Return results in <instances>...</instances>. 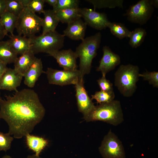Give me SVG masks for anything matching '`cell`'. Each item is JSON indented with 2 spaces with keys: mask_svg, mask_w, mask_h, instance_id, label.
Masks as SVG:
<instances>
[{
  "mask_svg": "<svg viewBox=\"0 0 158 158\" xmlns=\"http://www.w3.org/2000/svg\"><path fill=\"white\" fill-rule=\"evenodd\" d=\"M0 101V113L8 126V133L16 139L30 133L43 118L45 110L37 93L30 89L16 91Z\"/></svg>",
  "mask_w": 158,
  "mask_h": 158,
  "instance_id": "6da1fadb",
  "label": "cell"
},
{
  "mask_svg": "<svg viewBox=\"0 0 158 158\" xmlns=\"http://www.w3.org/2000/svg\"><path fill=\"white\" fill-rule=\"evenodd\" d=\"M83 117L87 122L101 121L115 126L124 121L120 102L114 99L95 106L92 111Z\"/></svg>",
  "mask_w": 158,
  "mask_h": 158,
  "instance_id": "7a4b0ae2",
  "label": "cell"
},
{
  "mask_svg": "<svg viewBox=\"0 0 158 158\" xmlns=\"http://www.w3.org/2000/svg\"><path fill=\"white\" fill-rule=\"evenodd\" d=\"M101 37V33L98 32L84 38L76 48L75 52L80 59L78 70L81 77H84L85 75L90 72L92 61L97 55Z\"/></svg>",
  "mask_w": 158,
  "mask_h": 158,
  "instance_id": "3957f363",
  "label": "cell"
},
{
  "mask_svg": "<svg viewBox=\"0 0 158 158\" xmlns=\"http://www.w3.org/2000/svg\"><path fill=\"white\" fill-rule=\"evenodd\" d=\"M139 68L131 64L121 65L114 74V85L124 96L130 97L135 92L139 79Z\"/></svg>",
  "mask_w": 158,
  "mask_h": 158,
  "instance_id": "277c9868",
  "label": "cell"
},
{
  "mask_svg": "<svg viewBox=\"0 0 158 158\" xmlns=\"http://www.w3.org/2000/svg\"><path fill=\"white\" fill-rule=\"evenodd\" d=\"M30 38V50L35 54L44 53L49 55L63 47L65 36L55 30Z\"/></svg>",
  "mask_w": 158,
  "mask_h": 158,
  "instance_id": "5b68a950",
  "label": "cell"
},
{
  "mask_svg": "<svg viewBox=\"0 0 158 158\" xmlns=\"http://www.w3.org/2000/svg\"><path fill=\"white\" fill-rule=\"evenodd\" d=\"M42 20L27 7L24 8L17 17L16 28L18 35L29 38L34 37L40 30Z\"/></svg>",
  "mask_w": 158,
  "mask_h": 158,
  "instance_id": "8992f818",
  "label": "cell"
},
{
  "mask_svg": "<svg viewBox=\"0 0 158 158\" xmlns=\"http://www.w3.org/2000/svg\"><path fill=\"white\" fill-rule=\"evenodd\" d=\"M154 10L152 0H141L130 6L123 16L130 22L142 25L150 19Z\"/></svg>",
  "mask_w": 158,
  "mask_h": 158,
  "instance_id": "52a82bcc",
  "label": "cell"
},
{
  "mask_svg": "<svg viewBox=\"0 0 158 158\" xmlns=\"http://www.w3.org/2000/svg\"><path fill=\"white\" fill-rule=\"evenodd\" d=\"M99 150L104 158H125V153L121 141L111 130L105 136Z\"/></svg>",
  "mask_w": 158,
  "mask_h": 158,
  "instance_id": "ba28073f",
  "label": "cell"
},
{
  "mask_svg": "<svg viewBox=\"0 0 158 158\" xmlns=\"http://www.w3.org/2000/svg\"><path fill=\"white\" fill-rule=\"evenodd\" d=\"M45 73L49 84L61 86L75 85L81 77L78 70L74 71L60 70L48 68Z\"/></svg>",
  "mask_w": 158,
  "mask_h": 158,
  "instance_id": "9c48e42d",
  "label": "cell"
},
{
  "mask_svg": "<svg viewBox=\"0 0 158 158\" xmlns=\"http://www.w3.org/2000/svg\"><path fill=\"white\" fill-rule=\"evenodd\" d=\"M80 13L87 25L97 30L105 29L109 22L105 13L97 12L91 8H80Z\"/></svg>",
  "mask_w": 158,
  "mask_h": 158,
  "instance_id": "30bf717a",
  "label": "cell"
},
{
  "mask_svg": "<svg viewBox=\"0 0 158 158\" xmlns=\"http://www.w3.org/2000/svg\"><path fill=\"white\" fill-rule=\"evenodd\" d=\"M83 78L80 77L75 85L78 110L84 116L91 111L95 106L85 88Z\"/></svg>",
  "mask_w": 158,
  "mask_h": 158,
  "instance_id": "8fae6325",
  "label": "cell"
},
{
  "mask_svg": "<svg viewBox=\"0 0 158 158\" xmlns=\"http://www.w3.org/2000/svg\"><path fill=\"white\" fill-rule=\"evenodd\" d=\"M102 51L103 55L96 71H100L102 75L106 76L120 63L121 59L119 56L113 52L108 46H104Z\"/></svg>",
  "mask_w": 158,
  "mask_h": 158,
  "instance_id": "7c38bea8",
  "label": "cell"
},
{
  "mask_svg": "<svg viewBox=\"0 0 158 158\" xmlns=\"http://www.w3.org/2000/svg\"><path fill=\"white\" fill-rule=\"evenodd\" d=\"M55 58L59 66L63 70L74 71L77 69L76 59L75 52L71 49L54 52L49 55Z\"/></svg>",
  "mask_w": 158,
  "mask_h": 158,
  "instance_id": "4fadbf2b",
  "label": "cell"
},
{
  "mask_svg": "<svg viewBox=\"0 0 158 158\" xmlns=\"http://www.w3.org/2000/svg\"><path fill=\"white\" fill-rule=\"evenodd\" d=\"M23 77L14 68H8L0 78V90L17 91Z\"/></svg>",
  "mask_w": 158,
  "mask_h": 158,
  "instance_id": "5bb4252c",
  "label": "cell"
},
{
  "mask_svg": "<svg viewBox=\"0 0 158 158\" xmlns=\"http://www.w3.org/2000/svg\"><path fill=\"white\" fill-rule=\"evenodd\" d=\"M87 26L81 18H78L68 24L63 35L72 40L82 41L84 39Z\"/></svg>",
  "mask_w": 158,
  "mask_h": 158,
  "instance_id": "9a60e30c",
  "label": "cell"
},
{
  "mask_svg": "<svg viewBox=\"0 0 158 158\" xmlns=\"http://www.w3.org/2000/svg\"><path fill=\"white\" fill-rule=\"evenodd\" d=\"M45 72L43 69L42 60L36 57L23 75L24 83L29 87H33L39 78Z\"/></svg>",
  "mask_w": 158,
  "mask_h": 158,
  "instance_id": "2e32d148",
  "label": "cell"
},
{
  "mask_svg": "<svg viewBox=\"0 0 158 158\" xmlns=\"http://www.w3.org/2000/svg\"><path fill=\"white\" fill-rule=\"evenodd\" d=\"M9 36L10 39L7 41L11 48L18 55H21L30 50V38L18 35Z\"/></svg>",
  "mask_w": 158,
  "mask_h": 158,
  "instance_id": "e0dca14e",
  "label": "cell"
},
{
  "mask_svg": "<svg viewBox=\"0 0 158 158\" xmlns=\"http://www.w3.org/2000/svg\"><path fill=\"white\" fill-rule=\"evenodd\" d=\"M31 50L18 57L14 63V69L23 76L32 63L36 57Z\"/></svg>",
  "mask_w": 158,
  "mask_h": 158,
  "instance_id": "ac0fdd59",
  "label": "cell"
},
{
  "mask_svg": "<svg viewBox=\"0 0 158 158\" xmlns=\"http://www.w3.org/2000/svg\"><path fill=\"white\" fill-rule=\"evenodd\" d=\"M27 145L28 148L39 156L40 154L47 145L48 142L44 138L30 134L25 136Z\"/></svg>",
  "mask_w": 158,
  "mask_h": 158,
  "instance_id": "d6986e66",
  "label": "cell"
},
{
  "mask_svg": "<svg viewBox=\"0 0 158 158\" xmlns=\"http://www.w3.org/2000/svg\"><path fill=\"white\" fill-rule=\"evenodd\" d=\"M44 17L42 20V34L55 31L59 21L56 13L52 9L44 10L43 13Z\"/></svg>",
  "mask_w": 158,
  "mask_h": 158,
  "instance_id": "ffe728a7",
  "label": "cell"
},
{
  "mask_svg": "<svg viewBox=\"0 0 158 158\" xmlns=\"http://www.w3.org/2000/svg\"><path fill=\"white\" fill-rule=\"evenodd\" d=\"M18 54L11 48L7 41H0V60L7 64L14 63Z\"/></svg>",
  "mask_w": 158,
  "mask_h": 158,
  "instance_id": "44dd1931",
  "label": "cell"
},
{
  "mask_svg": "<svg viewBox=\"0 0 158 158\" xmlns=\"http://www.w3.org/2000/svg\"><path fill=\"white\" fill-rule=\"evenodd\" d=\"M60 22L67 24L79 18H81L80 8L68 9L59 11L55 12Z\"/></svg>",
  "mask_w": 158,
  "mask_h": 158,
  "instance_id": "7402d4cb",
  "label": "cell"
},
{
  "mask_svg": "<svg viewBox=\"0 0 158 158\" xmlns=\"http://www.w3.org/2000/svg\"><path fill=\"white\" fill-rule=\"evenodd\" d=\"M107 27L109 28L112 35L119 39L129 37L131 33V31H129L124 24L120 23L109 22Z\"/></svg>",
  "mask_w": 158,
  "mask_h": 158,
  "instance_id": "603a6c76",
  "label": "cell"
},
{
  "mask_svg": "<svg viewBox=\"0 0 158 158\" xmlns=\"http://www.w3.org/2000/svg\"><path fill=\"white\" fill-rule=\"evenodd\" d=\"M17 17L6 11L0 17V21L7 32L13 35L16 28Z\"/></svg>",
  "mask_w": 158,
  "mask_h": 158,
  "instance_id": "cb8c5ba5",
  "label": "cell"
},
{
  "mask_svg": "<svg viewBox=\"0 0 158 158\" xmlns=\"http://www.w3.org/2000/svg\"><path fill=\"white\" fill-rule=\"evenodd\" d=\"M147 32L146 30L140 28L135 29L131 31L129 37V44L133 48H136L140 46L143 42Z\"/></svg>",
  "mask_w": 158,
  "mask_h": 158,
  "instance_id": "d4e9b609",
  "label": "cell"
},
{
  "mask_svg": "<svg viewBox=\"0 0 158 158\" xmlns=\"http://www.w3.org/2000/svg\"><path fill=\"white\" fill-rule=\"evenodd\" d=\"M93 6L94 10L96 8H114L116 7H123V0H87Z\"/></svg>",
  "mask_w": 158,
  "mask_h": 158,
  "instance_id": "484cf974",
  "label": "cell"
},
{
  "mask_svg": "<svg viewBox=\"0 0 158 158\" xmlns=\"http://www.w3.org/2000/svg\"><path fill=\"white\" fill-rule=\"evenodd\" d=\"M115 97L114 91L107 92L100 90L91 95V99L95 100L97 103L100 104L110 102L114 99Z\"/></svg>",
  "mask_w": 158,
  "mask_h": 158,
  "instance_id": "4316f807",
  "label": "cell"
},
{
  "mask_svg": "<svg viewBox=\"0 0 158 158\" xmlns=\"http://www.w3.org/2000/svg\"><path fill=\"white\" fill-rule=\"evenodd\" d=\"M78 0H57L56 4L53 10L55 12L59 11L79 8L80 2Z\"/></svg>",
  "mask_w": 158,
  "mask_h": 158,
  "instance_id": "83f0119b",
  "label": "cell"
},
{
  "mask_svg": "<svg viewBox=\"0 0 158 158\" xmlns=\"http://www.w3.org/2000/svg\"><path fill=\"white\" fill-rule=\"evenodd\" d=\"M6 11L18 17L24 8L18 0H6Z\"/></svg>",
  "mask_w": 158,
  "mask_h": 158,
  "instance_id": "f1b7e54d",
  "label": "cell"
},
{
  "mask_svg": "<svg viewBox=\"0 0 158 158\" xmlns=\"http://www.w3.org/2000/svg\"><path fill=\"white\" fill-rule=\"evenodd\" d=\"M14 138L8 133L0 132V151L6 152L9 150Z\"/></svg>",
  "mask_w": 158,
  "mask_h": 158,
  "instance_id": "f546056e",
  "label": "cell"
},
{
  "mask_svg": "<svg viewBox=\"0 0 158 158\" xmlns=\"http://www.w3.org/2000/svg\"><path fill=\"white\" fill-rule=\"evenodd\" d=\"M139 77L143 78L144 80L147 81L154 87L158 88V72L146 71L142 74H139Z\"/></svg>",
  "mask_w": 158,
  "mask_h": 158,
  "instance_id": "4dcf8cb0",
  "label": "cell"
},
{
  "mask_svg": "<svg viewBox=\"0 0 158 158\" xmlns=\"http://www.w3.org/2000/svg\"><path fill=\"white\" fill-rule=\"evenodd\" d=\"M45 2L44 0H30L28 8L32 12L35 13H43Z\"/></svg>",
  "mask_w": 158,
  "mask_h": 158,
  "instance_id": "1f68e13d",
  "label": "cell"
},
{
  "mask_svg": "<svg viewBox=\"0 0 158 158\" xmlns=\"http://www.w3.org/2000/svg\"><path fill=\"white\" fill-rule=\"evenodd\" d=\"M97 82L101 90L107 92L114 91L113 84L106 79V76L102 75Z\"/></svg>",
  "mask_w": 158,
  "mask_h": 158,
  "instance_id": "d6a6232c",
  "label": "cell"
},
{
  "mask_svg": "<svg viewBox=\"0 0 158 158\" xmlns=\"http://www.w3.org/2000/svg\"><path fill=\"white\" fill-rule=\"evenodd\" d=\"M6 11V0H0V17Z\"/></svg>",
  "mask_w": 158,
  "mask_h": 158,
  "instance_id": "836d02e7",
  "label": "cell"
},
{
  "mask_svg": "<svg viewBox=\"0 0 158 158\" xmlns=\"http://www.w3.org/2000/svg\"><path fill=\"white\" fill-rule=\"evenodd\" d=\"M6 35H8V33L2 25L0 21V41L3 40Z\"/></svg>",
  "mask_w": 158,
  "mask_h": 158,
  "instance_id": "e575fe53",
  "label": "cell"
},
{
  "mask_svg": "<svg viewBox=\"0 0 158 158\" xmlns=\"http://www.w3.org/2000/svg\"><path fill=\"white\" fill-rule=\"evenodd\" d=\"M7 64L0 60V78L8 68Z\"/></svg>",
  "mask_w": 158,
  "mask_h": 158,
  "instance_id": "d590c367",
  "label": "cell"
},
{
  "mask_svg": "<svg viewBox=\"0 0 158 158\" xmlns=\"http://www.w3.org/2000/svg\"><path fill=\"white\" fill-rule=\"evenodd\" d=\"M45 2L48 3L50 5L53 7V8L55 6L57 0H44Z\"/></svg>",
  "mask_w": 158,
  "mask_h": 158,
  "instance_id": "8d00e7d4",
  "label": "cell"
},
{
  "mask_svg": "<svg viewBox=\"0 0 158 158\" xmlns=\"http://www.w3.org/2000/svg\"><path fill=\"white\" fill-rule=\"evenodd\" d=\"M24 8L27 7L30 0H18Z\"/></svg>",
  "mask_w": 158,
  "mask_h": 158,
  "instance_id": "74e56055",
  "label": "cell"
},
{
  "mask_svg": "<svg viewBox=\"0 0 158 158\" xmlns=\"http://www.w3.org/2000/svg\"><path fill=\"white\" fill-rule=\"evenodd\" d=\"M152 4L154 7L157 8L158 7V1L157 0H152Z\"/></svg>",
  "mask_w": 158,
  "mask_h": 158,
  "instance_id": "f35d334b",
  "label": "cell"
},
{
  "mask_svg": "<svg viewBox=\"0 0 158 158\" xmlns=\"http://www.w3.org/2000/svg\"><path fill=\"white\" fill-rule=\"evenodd\" d=\"M26 158H42L36 155L35 154L28 156Z\"/></svg>",
  "mask_w": 158,
  "mask_h": 158,
  "instance_id": "ab89813d",
  "label": "cell"
},
{
  "mask_svg": "<svg viewBox=\"0 0 158 158\" xmlns=\"http://www.w3.org/2000/svg\"><path fill=\"white\" fill-rule=\"evenodd\" d=\"M1 158H12V157L9 155H6L3 157Z\"/></svg>",
  "mask_w": 158,
  "mask_h": 158,
  "instance_id": "60d3db41",
  "label": "cell"
},
{
  "mask_svg": "<svg viewBox=\"0 0 158 158\" xmlns=\"http://www.w3.org/2000/svg\"><path fill=\"white\" fill-rule=\"evenodd\" d=\"M2 98L1 97V92H0V101H1V100L2 99Z\"/></svg>",
  "mask_w": 158,
  "mask_h": 158,
  "instance_id": "b9f144b4",
  "label": "cell"
},
{
  "mask_svg": "<svg viewBox=\"0 0 158 158\" xmlns=\"http://www.w3.org/2000/svg\"><path fill=\"white\" fill-rule=\"evenodd\" d=\"M1 118L0 113V119H1Z\"/></svg>",
  "mask_w": 158,
  "mask_h": 158,
  "instance_id": "7bdbcfd3",
  "label": "cell"
}]
</instances>
